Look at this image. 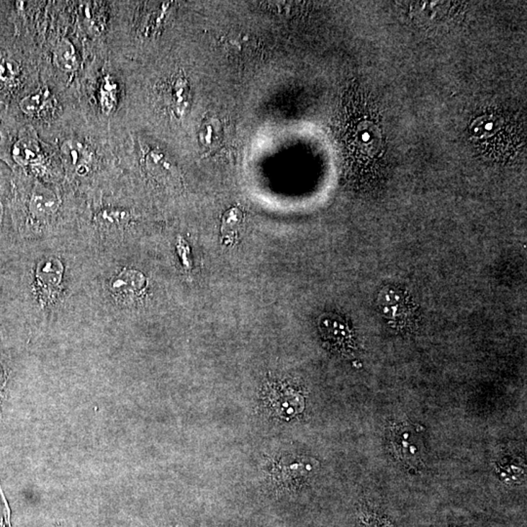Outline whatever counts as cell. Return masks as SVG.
<instances>
[{
  "label": "cell",
  "mask_w": 527,
  "mask_h": 527,
  "mask_svg": "<svg viewBox=\"0 0 527 527\" xmlns=\"http://www.w3.org/2000/svg\"><path fill=\"white\" fill-rule=\"evenodd\" d=\"M64 268L60 260L46 258L40 261L35 271L37 293L43 304H50L61 290Z\"/></svg>",
  "instance_id": "cell-1"
},
{
  "label": "cell",
  "mask_w": 527,
  "mask_h": 527,
  "mask_svg": "<svg viewBox=\"0 0 527 527\" xmlns=\"http://www.w3.org/2000/svg\"><path fill=\"white\" fill-rule=\"evenodd\" d=\"M190 87L186 77L182 74L171 76L163 84V90L159 91V96L166 104V109L171 112L172 117L182 120L187 114L189 107Z\"/></svg>",
  "instance_id": "cell-2"
},
{
  "label": "cell",
  "mask_w": 527,
  "mask_h": 527,
  "mask_svg": "<svg viewBox=\"0 0 527 527\" xmlns=\"http://www.w3.org/2000/svg\"><path fill=\"white\" fill-rule=\"evenodd\" d=\"M268 403L272 412L289 420L304 408V400L297 390L285 384L272 386L268 393Z\"/></svg>",
  "instance_id": "cell-3"
},
{
  "label": "cell",
  "mask_w": 527,
  "mask_h": 527,
  "mask_svg": "<svg viewBox=\"0 0 527 527\" xmlns=\"http://www.w3.org/2000/svg\"><path fill=\"white\" fill-rule=\"evenodd\" d=\"M393 451L405 464L417 465L421 459L420 441L410 427L400 425L393 428L390 434Z\"/></svg>",
  "instance_id": "cell-4"
},
{
  "label": "cell",
  "mask_w": 527,
  "mask_h": 527,
  "mask_svg": "<svg viewBox=\"0 0 527 527\" xmlns=\"http://www.w3.org/2000/svg\"><path fill=\"white\" fill-rule=\"evenodd\" d=\"M146 285V277L142 272L135 270H123L112 279L110 288L118 299L129 301L140 296Z\"/></svg>",
  "instance_id": "cell-5"
},
{
  "label": "cell",
  "mask_w": 527,
  "mask_h": 527,
  "mask_svg": "<svg viewBox=\"0 0 527 527\" xmlns=\"http://www.w3.org/2000/svg\"><path fill=\"white\" fill-rule=\"evenodd\" d=\"M320 329L325 340L338 349H349L353 347V336L348 325L341 316L325 315L321 316Z\"/></svg>",
  "instance_id": "cell-6"
},
{
  "label": "cell",
  "mask_w": 527,
  "mask_h": 527,
  "mask_svg": "<svg viewBox=\"0 0 527 527\" xmlns=\"http://www.w3.org/2000/svg\"><path fill=\"white\" fill-rule=\"evenodd\" d=\"M380 308L383 313L392 320L407 323L413 315L412 306L407 298L398 290L388 289L380 297Z\"/></svg>",
  "instance_id": "cell-7"
},
{
  "label": "cell",
  "mask_w": 527,
  "mask_h": 527,
  "mask_svg": "<svg viewBox=\"0 0 527 527\" xmlns=\"http://www.w3.org/2000/svg\"><path fill=\"white\" fill-rule=\"evenodd\" d=\"M120 86L114 76L105 74L98 82L97 103L101 114L112 115L117 109L120 102Z\"/></svg>",
  "instance_id": "cell-8"
},
{
  "label": "cell",
  "mask_w": 527,
  "mask_h": 527,
  "mask_svg": "<svg viewBox=\"0 0 527 527\" xmlns=\"http://www.w3.org/2000/svg\"><path fill=\"white\" fill-rule=\"evenodd\" d=\"M58 207L57 197L45 187H37L33 192L30 202V210L33 217L45 219L53 215Z\"/></svg>",
  "instance_id": "cell-9"
},
{
  "label": "cell",
  "mask_w": 527,
  "mask_h": 527,
  "mask_svg": "<svg viewBox=\"0 0 527 527\" xmlns=\"http://www.w3.org/2000/svg\"><path fill=\"white\" fill-rule=\"evenodd\" d=\"M243 219L244 213L240 207H231L224 213L221 233L226 244L233 243L238 240Z\"/></svg>",
  "instance_id": "cell-10"
},
{
  "label": "cell",
  "mask_w": 527,
  "mask_h": 527,
  "mask_svg": "<svg viewBox=\"0 0 527 527\" xmlns=\"http://www.w3.org/2000/svg\"><path fill=\"white\" fill-rule=\"evenodd\" d=\"M54 61L62 71L73 73L79 68V60L73 43L68 38H62L54 49Z\"/></svg>",
  "instance_id": "cell-11"
},
{
  "label": "cell",
  "mask_w": 527,
  "mask_h": 527,
  "mask_svg": "<svg viewBox=\"0 0 527 527\" xmlns=\"http://www.w3.org/2000/svg\"><path fill=\"white\" fill-rule=\"evenodd\" d=\"M51 104H52V99H51L50 93L48 90L42 88L25 97L20 102V108L25 115L37 117L41 115V112H45Z\"/></svg>",
  "instance_id": "cell-12"
},
{
  "label": "cell",
  "mask_w": 527,
  "mask_h": 527,
  "mask_svg": "<svg viewBox=\"0 0 527 527\" xmlns=\"http://www.w3.org/2000/svg\"><path fill=\"white\" fill-rule=\"evenodd\" d=\"M277 469V479L288 482V480H298L305 477L308 473L312 472V464H306L303 461L284 462V464Z\"/></svg>",
  "instance_id": "cell-13"
},
{
  "label": "cell",
  "mask_w": 527,
  "mask_h": 527,
  "mask_svg": "<svg viewBox=\"0 0 527 527\" xmlns=\"http://www.w3.org/2000/svg\"><path fill=\"white\" fill-rule=\"evenodd\" d=\"M37 144L33 142V141L24 139L21 140L15 145L13 149V156L14 158L17 159L18 163L22 164H28L32 163L35 159L37 158V146H35Z\"/></svg>",
  "instance_id": "cell-14"
},
{
  "label": "cell",
  "mask_w": 527,
  "mask_h": 527,
  "mask_svg": "<svg viewBox=\"0 0 527 527\" xmlns=\"http://www.w3.org/2000/svg\"><path fill=\"white\" fill-rule=\"evenodd\" d=\"M20 68L16 62L4 59L0 62V81L12 82L19 76Z\"/></svg>",
  "instance_id": "cell-15"
},
{
  "label": "cell",
  "mask_w": 527,
  "mask_h": 527,
  "mask_svg": "<svg viewBox=\"0 0 527 527\" xmlns=\"http://www.w3.org/2000/svg\"><path fill=\"white\" fill-rule=\"evenodd\" d=\"M4 370L0 366V395H1V389L4 384Z\"/></svg>",
  "instance_id": "cell-16"
},
{
  "label": "cell",
  "mask_w": 527,
  "mask_h": 527,
  "mask_svg": "<svg viewBox=\"0 0 527 527\" xmlns=\"http://www.w3.org/2000/svg\"><path fill=\"white\" fill-rule=\"evenodd\" d=\"M2 216H4V207H2L1 202H0V223L2 221Z\"/></svg>",
  "instance_id": "cell-17"
},
{
  "label": "cell",
  "mask_w": 527,
  "mask_h": 527,
  "mask_svg": "<svg viewBox=\"0 0 527 527\" xmlns=\"http://www.w3.org/2000/svg\"><path fill=\"white\" fill-rule=\"evenodd\" d=\"M485 128H487V129H491V128H492V124H491V123H487V124L485 125Z\"/></svg>",
  "instance_id": "cell-18"
}]
</instances>
